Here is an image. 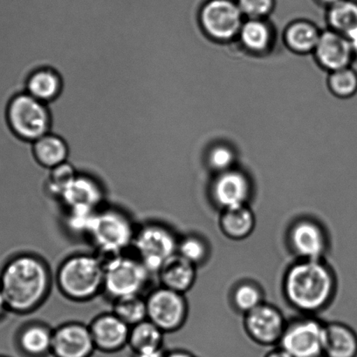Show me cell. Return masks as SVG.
<instances>
[{"label": "cell", "instance_id": "obj_1", "mask_svg": "<svg viewBox=\"0 0 357 357\" xmlns=\"http://www.w3.org/2000/svg\"><path fill=\"white\" fill-rule=\"evenodd\" d=\"M54 283V275L48 262L33 253L13 255L0 271V289L9 313L20 316L40 309Z\"/></svg>", "mask_w": 357, "mask_h": 357}, {"label": "cell", "instance_id": "obj_2", "mask_svg": "<svg viewBox=\"0 0 357 357\" xmlns=\"http://www.w3.org/2000/svg\"><path fill=\"white\" fill-rule=\"evenodd\" d=\"M284 289L296 309L314 312L326 306L333 295V274L321 260H303L289 269Z\"/></svg>", "mask_w": 357, "mask_h": 357}, {"label": "cell", "instance_id": "obj_3", "mask_svg": "<svg viewBox=\"0 0 357 357\" xmlns=\"http://www.w3.org/2000/svg\"><path fill=\"white\" fill-rule=\"evenodd\" d=\"M105 259L97 253L68 255L54 275L56 287L66 299L84 303L103 294Z\"/></svg>", "mask_w": 357, "mask_h": 357}, {"label": "cell", "instance_id": "obj_4", "mask_svg": "<svg viewBox=\"0 0 357 357\" xmlns=\"http://www.w3.org/2000/svg\"><path fill=\"white\" fill-rule=\"evenodd\" d=\"M136 227L124 209L105 204L94 215L86 239L106 259L131 251Z\"/></svg>", "mask_w": 357, "mask_h": 357}, {"label": "cell", "instance_id": "obj_5", "mask_svg": "<svg viewBox=\"0 0 357 357\" xmlns=\"http://www.w3.org/2000/svg\"><path fill=\"white\" fill-rule=\"evenodd\" d=\"M178 241L167 224L148 220L136 227L131 251L150 274L156 275L164 262L177 255Z\"/></svg>", "mask_w": 357, "mask_h": 357}, {"label": "cell", "instance_id": "obj_6", "mask_svg": "<svg viewBox=\"0 0 357 357\" xmlns=\"http://www.w3.org/2000/svg\"><path fill=\"white\" fill-rule=\"evenodd\" d=\"M148 269L132 253L105 259L103 294L112 302L124 297L142 295L150 278Z\"/></svg>", "mask_w": 357, "mask_h": 357}, {"label": "cell", "instance_id": "obj_7", "mask_svg": "<svg viewBox=\"0 0 357 357\" xmlns=\"http://www.w3.org/2000/svg\"><path fill=\"white\" fill-rule=\"evenodd\" d=\"M6 119L10 130L23 141L34 142L51 130V115L48 105L27 93L10 101Z\"/></svg>", "mask_w": 357, "mask_h": 357}, {"label": "cell", "instance_id": "obj_8", "mask_svg": "<svg viewBox=\"0 0 357 357\" xmlns=\"http://www.w3.org/2000/svg\"><path fill=\"white\" fill-rule=\"evenodd\" d=\"M145 299L148 319L164 334L174 333L184 326L189 311L184 294L159 285Z\"/></svg>", "mask_w": 357, "mask_h": 357}, {"label": "cell", "instance_id": "obj_9", "mask_svg": "<svg viewBox=\"0 0 357 357\" xmlns=\"http://www.w3.org/2000/svg\"><path fill=\"white\" fill-rule=\"evenodd\" d=\"M243 13L232 0H210L198 14L202 30L212 40L227 42L239 35Z\"/></svg>", "mask_w": 357, "mask_h": 357}, {"label": "cell", "instance_id": "obj_10", "mask_svg": "<svg viewBox=\"0 0 357 357\" xmlns=\"http://www.w3.org/2000/svg\"><path fill=\"white\" fill-rule=\"evenodd\" d=\"M324 324L304 318L286 325L279 347L292 357H324Z\"/></svg>", "mask_w": 357, "mask_h": 357}, {"label": "cell", "instance_id": "obj_11", "mask_svg": "<svg viewBox=\"0 0 357 357\" xmlns=\"http://www.w3.org/2000/svg\"><path fill=\"white\" fill-rule=\"evenodd\" d=\"M96 351L89 325L68 321L52 330L54 357H91Z\"/></svg>", "mask_w": 357, "mask_h": 357}, {"label": "cell", "instance_id": "obj_12", "mask_svg": "<svg viewBox=\"0 0 357 357\" xmlns=\"http://www.w3.org/2000/svg\"><path fill=\"white\" fill-rule=\"evenodd\" d=\"M108 188L99 178L78 173L63 192L59 202L65 209L84 208L97 211L106 202Z\"/></svg>", "mask_w": 357, "mask_h": 357}, {"label": "cell", "instance_id": "obj_13", "mask_svg": "<svg viewBox=\"0 0 357 357\" xmlns=\"http://www.w3.org/2000/svg\"><path fill=\"white\" fill-rule=\"evenodd\" d=\"M245 326L247 334L258 344L272 346L281 341L286 324L281 311L262 303L246 314Z\"/></svg>", "mask_w": 357, "mask_h": 357}, {"label": "cell", "instance_id": "obj_14", "mask_svg": "<svg viewBox=\"0 0 357 357\" xmlns=\"http://www.w3.org/2000/svg\"><path fill=\"white\" fill-rule=\"evenodd\" d=\"M89 327L98 351L113 354L128 346L131 327L112 311L98 314Z\"/></svg>", "mask_w": 357, "mask_h": 357}, {"label": "cell", "instance_id": "obj_15", "mask_svg": "<svg viewBox=\"0 0 357 357\" xmlns=\"http://www.w3.org/2000/svg\"><path fill=\"white\" fill-rule=\"evenodd\" d=\"M314 52L318 63L330 73L349 68L356 55L351 42L332 30L321 33Z\"/></svg>", "mask_w": 357, "mask_h": 357}, {"label": "cell", "instance_id": "obj_16", "mask_svg": "<svg viewBox=\"0 0 357 357\" xmlns=\"http://www.w3.org/2000/svg\"><path fill=\"white\" fill-rule=\"evenodd\" d=\"M212 197L222 209L247 205L251 183L245 174L236 169L219 174L212 185Z\"/></svg>", "mask_w": 357, "mask_h": 357}, {"label": "cell", "instance_id": "obj_17", "mask_svg": "<svg viewBox=\"0 0 357 357\" xmlns=\"http://www.w3.org/2000/svg\"><path fill=\"white\" fill-rule=\"evenodd\" d=\"M293 250L303 260H321L326 251L327 239L320 225L303 220L292 227L289 234Z\"/></svg>", "mask_w": 357, "mask_h": 357}, {"label": "cell", "instance_id": "obj_18", "mask_svg": "<svg viewBox=\"0 0 357 357\" xmlns=\"http://www.w3.org/2000/svg\"><path fill=\"white\" fill-rule=\"evenodd\" d=\"M156 276L161 286L184 295L194 285L197 267L177 254L164 262Z\"/></svg>", "mask_w": 357, "mask_h": 357}, {"label": "cell", "instance_id": "obj_19", "mask_svg": "<svg viewBox=\"0 0 357 357\" xmlns=\"http://www.w3.org/2000/svg\"><path fill=\"white\" fill-rule=\"evenodd\" d=\"M16 341L24 356L45 357L51 355L52 328L41 321H31L20 328Z\"/></svg>", "mask_w": 357, "mask_h": 357}, {"label": "cell", "instance_id": "obj_20", "mask_svg": "<svg viewBox=\"0 0 357 357\" xmlns=\"http://www.w3.org/2000/svg\"><path fill=\"white\" fill-rule=\"evenodd\" d=\"M324 357H357V334L348 325H324Z\"/></svg>", "mask_w": 357, "mask_h": 357}, {"label": "cell", "instance_id": "obj_21", "mask_svg": "<svg viewBox=\"0 0 357 357\" xmlns=\"http://www.w3.org/2000/svg\"><path fill=\"white\" fill-rule=\"evenodd\" d=\"M62 79L55 70L40 68L31 73L27 82V93L41 102L49 104L61 96Z\"/></svg>", "mask_w": 357, "mask_h": 357}, {"label": "cell", "instance_id": "obj_22", "mask_svg": "<svg viewBox=\"0 0 357 357\" xmlns=\"http://www.w3.org/2000/svg\"><path fill=\"white\" fill-rule=\"evenodd\" d=\"M328 20L330 30L344 35L357 54V3L341 0L335 3L328 10Z\"/></svg>", "mask_w": 357, "mask_h": 357}, {"label": "cell", "instance_id": "obj_23", "mask_svg": "<svg viewBox=\"0 0 357 357\" xmlns=\"http://www.w3.org/2000/svg\"><path fill=\"white\" fill-rule=\"evenodd\" d=\"M254 227L255 217L247 205L223 209L220 227L230 239H245L253 232Z\"/></svg>", "mask_w": 357, "mask_h": 357}, {"label": "cell", "instance_id": "obj_24", "mask_svg": "<svg viewBox=\"0 0 357 357\" xmlns=\"http://www.w3.org/2000/svg\"><path fill=\"white\" fill-rule=\"evenodd\" d=\"M34 153L38 162L48 169L68 162L69 156L64 139L51 132L34 142Z\"/></svg>", "mask_w": 357, "mask_h": 357}, {"label": "cell", "instance_id": "obj_25", "mask_svg": "<svg viewBox=\"0 0 357 357\" xmlns=\"http://www.w3.org/2000/svg\"><path fill=\"white\" fill-rule=\"evenodd\" d=\"M321 33L314 24L307 21H296L286 28L285 41L288 47L298 54L314 51Z\"/></svg>", "mask_w": 357, "mask_h": 357}, {"label": "cell", "instance_id": "obj_26", "mask_svg": "<svg viewBox=\"0 0 357 357\" xmlns=\"http://www.w3.org/2000/svg\"><path fill=\"white\" fill-rule=\"evenodd\" d=\"M238 37L247 50L260 54L270 47L272 35L263 20L249 19L243 23Z\"/></svg>", "mask_w": 357, "mask_h": 357}, {"label": "cell", "instance_id": "obj_27", "mask_svg": "<svg viewBox=\"0 0 357 357\" xmlns=\"http://www.w3.org/2000/svg\"><path fill=\"white\" fill-rule=\"evenodd\" d=\"M164 335L156 325L146 319L131 327L128 346L133 353L163 348Z\"/></svg>", "mask_w": 357, "mask_h": 357}, {"label": "cell", "instance_id": "obj_28", "mask_svg": "<svg viewBox=\"0 0 357 357\" xmlns=\"http://www.w3.org/2000/svg\"><path fill=\"white\" fill-rule=\"evenodd\" d=\"M113 312L129 327L148 319L145 296L143 295L124 297L112 302Z\"/></svg>", "mask_w": 357, "mask_h": 357}, {"label": "cell", "instance_id": "obj_29", "mask_svg": "<svg viewBox=\"0 0 357 357\" xmlns=\"http://www.w3.org/2000/svg\"><path fill=\"white\" fill-rule=\"evenodd\" d=\"M78 174L75 167L68 162L61 164L49 171L47 181L45 182L44 192L52 199L59 202V198Z\"/></svg>", "mask_w": 357, "mask_h": 357}, {"label": "cell", "instance_id": "obj_30", "mask_svg": "<svg viewBox=\"0 0 357 357\" xmlns=\"http://www.w3.org/2000/svg\"><path fill=\"white\" fill-rule=\"evenodd\" d=\"M328 86L337 97L344 99L353 97L357 93V73L351 66L332 72Z\"/></svg>", "mask_w": 357, "mask_h": 357}, {"label": "cell", "instance_id": "obj_31", "mask_svg": "<svg viewBox=\"0 0 357 357\" xmlns=\"http://www.w3.org/2000/svg\"><path fill=\"white\" fill-rule=\"evenodd\" d=\"M97 211L84 208L65 209L66 229L72 236L87 238L91 223Z\"/></svg>", "mask_w": 357, "mask_h": 357}, {"label": "cell", "instance_id": "obj_32", "mask_svg": "<svg viewBox=\"0 0 357 357\" xmlns=\"http://www.w3.org/2000/svg\"><path fill=\"white\" fill-rule=\"evenodd\" d=\"M177 254L197 267L207 257L208 248L202 238L187 236L178 241Z\"/></svg>", "mask_w": 357, "mask_h": 357}, {"label": "cell", "instance_id": "obj_33", "mask_svg": "<svg viewBox=\"0 0 357 357\" xmlns=\"http://www.w3.org/2000/svg\"><path fill=\"white\" fill-rule=\"evenodd\" d=\"M233 302L237 309L245 314L263 303L260 289L252 283H243L237 287L233 294Z\"/></svg>", "mask_w": 357, "mask_h": 357}, {"label": "cell", "instance_id": "obj_34", "mask_svg": "<svg viewBox=\"0 0 357 357\" xmlns=\"http://www.w3.org/2000/svg\"><path fill=\"white\" fill-rule=\"evenodd\" d=\"M235 160V153L227 145H216L207 153L208 165L219 174L233 169Z\"/></svg>", "mask_w": 357, "mask_h": 357}, {"label": "cell", "instance_id": "obj_35", "mask_svg": "<svg viewBox=\"0 0 357 357\" xmlns=\"http://www.w3.org/2000/svg\"><path fill=\"white\" fill-rule=\"evenodd\" d=\"M237 3L249 19L262 20L274 8V0H238Z\"/></svg>", "mask_w": 357, "mask_h": 357}, {"label": "cell", "instance_id": "obj_36", "mask_svg": "<svg viewBox=\"0 0 357 357\" xmlns=\"http://www.w3.org/2000/svg\"><path fill=\"white\" fill-rule=\"evenodd\" d=\"M166 351L163 348L146 349V351L134 353L135 357H164Z\"/></svg>", "mask_w": 357, "mask_h": 357}, {"label": "cell", "instance_id": "obj_37", "mask_svg": "<svg viewBox=\"0 0 357 357\" xmlns=\"http://www.w3.org/2000/svg\"><path fill=\"white\" fill-rule=\"evenodd\" d=\"M164 357H197L192 353L183 351V349H174V351H168Z\"/></svg>", "mask_w": 357, "mask_h": 357}, {"label": "cell", "instance_id": "obj_38", "mask_svg": "<svg viewBox=\"0 0 357 357\" xmlns=\"http://www.w3.org/2000/svg\"><path fill=\"white\" fill-rule=\"evenodd\" d=\"M8 313L9 310L6 305L5 297H3L1 289H0V321L5 319L6 314Z\"/></svg>", "mask_w": 357, "mask_h": 357}, {"label": "cell", "instance_id": "obj_39", "mask_svg": "<svg viewBox=\"0 0 357 357\" xmlns=\"http://www.w3.org/2000/svg\"><path fill=\"white\" fill-rule=\"evenodd\" d=\"M264 357H292L289 354L288 352L283 349L281 347L277 349H272V351H269L267 355Z\"/></svg>", "mask_w": 357, "mask_h": 357}, {"label": "cell", "instance_id": "obj_40", "mask_svg": "<svg viewBox=\"0 0 357 357\" xmlns=\"http://www.w3.org/2000/svg\"><path fill=\"white\" fill-rule=\"evenodd\" d=\"M321 1L328 3V5L333 6L335 3L340 2L341 0H321Z\"/></svg>", "mask_w": 357, "mask_h": 357}, {"label": "cell", "instance_id": "obj_41", "mask_svg": "<svg viewBox=\"0 0 357 357\" xmlns=\"http://www.w3.org/2000/svg\"><path fill=\"white\" fill-rule=\"evenodd\" d=\"M0 357H7V356H0Z\"/></svg>", "mask_w": 357, "mask_h": 357}]
</instances>
